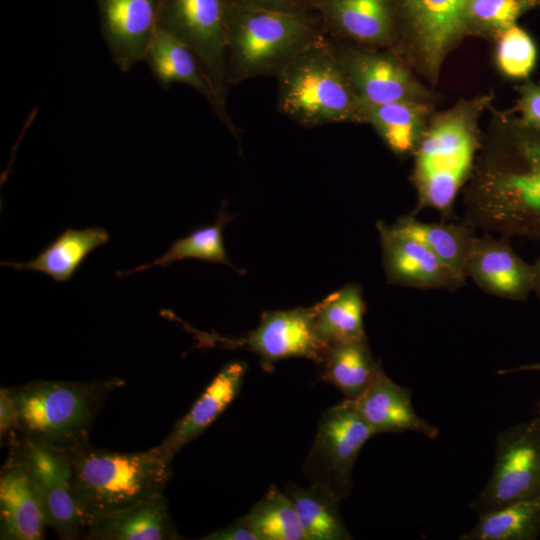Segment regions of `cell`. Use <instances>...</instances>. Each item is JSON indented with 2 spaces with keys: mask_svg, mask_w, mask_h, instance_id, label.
<instances>
[{
  "mask_svg": "<svg viewBox=\"0 0 540 540\" xmlns=\"http://www.w3.org/2000/svg\"><path fill=\"white\" fill-rule=\"evenodd\" d=\"M537 412H538V418L540 419V400L538 401V406H537Z\"/></svg>",
  "mask_w": 540,
  "mask_h": 540,
  "instance_id": "ab89813d",
  "label": "cell"
},
{
  "mask_svg": "<svg viewBox=\"0 0 540 540\" xmlns=\"http://www.w3.org/2000/svg\"><path fill=\"white\" fill-rule=\"evenodd\" d=\"M231 0H157V28L184 43L198 58L226 105L227 25Z\"/></svg>",
  "mask_w": 540,
  "mask_h": 540,
  "instance_id": "ba28073f",
  "label": "cell"
},
{
  "mask_svg": "<svg viewBox=\"0 0 540 540\" xmlns=\"http://www.w3.org/2000/svg\"><path fill=\"white\" fill-rule=\"evenodd\" d=\"M521 371H540V362L525 364L516 368H508L498 371V374L504 375L508 373L521 372Z\"/></svg>",
  "mask_w": 540,
  "mask_h": 540,
  "instance_id": "f35d334b",
  "label": "cell"
},
{
  "mask_svg": "<svg viewBox=\"0 0 540 540\" xmlns=\"http://www.w3.org/2000/svg\"><path fill=\"white\" fill-rule=\"evenodd\" d=\"M47 526L33 482L18 454L9 448L0 470V539L42 540Z\"/></svg>",
  "mask_w": 540,
  "mask_h": 540,
  "instance_id": "2e32d148",
  "label": "cell"
},
{
  "mask_svg": "<svg viewBox=\"0 0 540 540\" xmlns=\"http://www.w3.org/2000/svg\"><path fill=\"white\" fill-rule=\"evenodd\" d=\"M533 271V288L532 292L540 299V256L532 265Z\"/></svg>",
  "mask_w": 540,
  "mask_h": 540,
  "instance_id": "74e56055",
  "label": "cell"
},
{
  "mask_svg": "<svg viewBox=\"0 0 540 540\" xmlns=\"http://www.w3.org/2000/svg\"><path fill=\"white\" fill-rule=\"evenodd\" d=\"M379 363L372 356L367 337L328 344L318 362L322 379L350 400L365 392Z\"/></svg>",
  "mask_w": 540,
  "mask_h": 540,
  "instance_id": "cb8c5ba5",
  "label": "cell"
},
{
  "mask_svg": "<svg viewBox=\"0 0 540 540\" xmlns=\"http://www.w3.org/2000/svg\"><path fill=\"white\" fill-rule=\"evenodd\" d=\"M17 434V412L8 387L0 389V438L7 444Z\"/></svg>",
  "mask_w": 540,
  "mask_h": 540,
  "instance_id": "e575fe53",
  "label": "cell"
},
{
  "mask_svg": "<svg viewBox=\"0 0 540 540\" xmlns=\"http://www.w3.org/2000/svg\"><path fill=\"white\" fill-rule=\"evenodd\" d=\"M314 12L325 33L370 45H384L393 36V0H315Z\"/></svg>",
  "mask_w": 540,
  "mask_h": 540,
  "instance_id": "d6986e66",
  "label": "cell"
},
{
  "mask_svg": "<svg viewBox=\"0 0 540 540\" xmlns=\"http://www.w3.org/2000/svg\"><path fill=\"white\" fill-rule=\"evenodd\" d=\"M233 217L222 206L215 224L194 229L189 235L172 242L170 248L149 264L140 265L133 270L118 272L126 276L159 265L163 268L186 258H197L209 262L222 263L235 268L229 261L223 243V230Z\"/></svg>",
  "mask_w": 540,
  "mask_h": 540,
  "instance_id": "f546056e",
  "label": "cell"
},
{
  "mask_svg": "<svg viewBox=\"0 0 540 540\" xmlns=\"http://www.w3.org/2000/svg\"><path fill=\"white\" fill-rule=\"evenodd\" d=\"M392 226L413 237L467 279L468 258L477 236L465 220L459 223L425 222L413 215L399 217Z\"/></svg>",
  "mask_w": 540,
  "mask_h": 540,
  "instance_id": "d4e9b609",
  "label": "cell"
},
{
  "mask_svg": "<svg viewBox=\"0 0 540 540\" xmlns=\"http://www.w3.org/2000/svg\"><path fill=\"white\" fill-rule=\"evenodd\" d=\"M225 343L245 347L257 354L266 371H271L276 362L292 357H304L318 363L327 346L315 328L314 305L264 311L256 329L243 338L228 339Z\"/></svg>",
  "mask_w": 540,
  "mask_h": 540,
  "instance_id": "8fae6325",
  "label": "cell"
},
{
  "mask_svg": "<svg viewBox=\"0 0 540 540\" xmlns=\"http://www.w3.org/2000/svg\"><path fill=\"white\" fill-rule=\"evenodd\" d=\"M88 540L182 539L169 513L163 493L92 521L84 534Z\"/></svg>",
  "mask_w": 540,
  "mask_h": 540,
  "instance_id": "44dd1931",
  "label": "cell"
},
{
  "mask_svg": "<svg viewBox=\"0 0 540 540\" xmlns=\"http://www.w3.org/2000/svg\"><path fill=\"white\" fill-rule=\"evenodd\" d=\"M537 495H540L538 416L498 435L492 474L470 508L482 514Z\"/></svg>",
  "mask_w": 540,
  "mask_h": 540,
  "instance_id": "9c48e42d",
  "label": "cell"
},
{
  "mask_svg": "<svg viewBox=\"0 0 540 540\" xmlns=\"http://www.w3.org/2000/svg\"><path fill=\"white\" fill-rule=\"evenodd\" d=\"M72 489L86 526L97 518L161 494L171 462L158 447L116 452L89 443L71 451Z\"/></svg>",
  "mask_w": 540,
  "mask_h": 540,
  "instance_id": "6da1fadb",
  "label": "cell"
},
{
  "mask_svg": "<svg viewBox=\"0 0 540 540\" xmlns=\"http://www.w3.org/2000/svg\"><path fill=\"white\" fill-rule=\"evenodd\" d=\"M521 110L526 123L540 127V86L525 91L521 100Z\"/></svg>",
  "mask_w": 540,
  "mask_h": 540,
  "instance_id": "8d00e7d4",
  "label": "cell"
},
{
  "mask_svg": "<svg viewBox=\"0 0 540 540\" xmlns=\"http://www.w3.org/2000/svg\"><path fill=\"white\" fill-rule=\"evenodd\" d=\"M470 0H403L430 70L440 65L445 53L467 25Z\"/></svg>",
  "mask_w": 540,
  "mask_h": 540,
  "instance_id": "7402d4cb",
  "label": "cell"
},
{
  "mask_svg": "<svg viewBox=\"0 0 540 540\" xmlns=\"http://www.w3.org/2000/svg\"><path fill=\"white\" fill-rule=\"evenodd\" d=\"M537 51L531 37L516 25L502 32L497 62L504 74L524 78L535 66Z\"/></svg>",
  "mask_w": 540,
  "mask_h": 540,
  "instance_id": "1f68e13d",
  "label": "cell"
},
{
  "mask_svg": "<svg viewBox=\"0 0 540 540\" xmlns=\"http://www.w3.org/2000/svg\"><path fill=\"white\" fill-rule=\"evenodd\" d=\"M376 227L380 236L382 266L389 284L446 291L465 285L466 278L418 240L384 221H378Z\"/></svg>",
  "mask_w": 540,
  "mask_h": 540,
  "instance_id": "7c38bea8",
  "label": "cell"
},
{
  "mask_svg": "<svg viewBox=\"0 0 540 540\" xmlns=\"http://www.w3.org/2000/svg\"><path fill=\"white\" fill-rule=\"evenodd\" d=\"M425 110L419 101L393 102L364 109V122L374 127L394 153L402 155L417 148Z\"/></svg>",
  "mask_w": 540,
  "mask_h": 540,
  "instance_id": "f1b7e54d",
  "label": "cell"
},
{
  "mask_svg": "<svg viewBox=\"0 0 540 540\" xmlns=\"http://www.w3.org/2000/svg\"><path fill=\"white\" fill-rule=\"evenodd\" d=\"M365 302L361 287L349 283L314 304V323L326 344L366 337Z\"/></svg>",
  "mask_w": 540,
  "mask_h": 540,
  "instance_id": "484cf974",
  "label": "cell"
},
{
  "mask_svg": "<svg viewBox=\"0 0 540 540\" xmlns=\"http://www.w3.org/2000/svg\"><path fill=\"white\" fill-rule=\"evenodd\" d=\"M202 540H259L244 516L227 526L201 537Z\"/></svg>",
  "mask_w": 540,
  "mask_h": 540,
  "instance_id": "d590c367",
  "label": "cell"
},
{
  "mask_svg": "<svg viewBox=\"0 0 540 540\" xmlns=\"http://www.w3.org/2000/svg\"><path fill=\"white\" fill-rule=\"evenodd\" d=\"M118 378L89 382L38 380L8 387L17 412V433L73 451L88 442L96 414Z\"/></svg>",
  "mask_w": 540,
  "mask_h": 540,
  "instance_id": "277c9868",
  "label": "cell"
},
{
  "mask_svg": "<svg viewBox=\"0 0 540 540\" xmlns=\"http://www.w3.org/2000/svg\"><path fill=\"white\" fill-rule=\"evenodd\" d=\"M325 31L315 12H282L231 2L227 25L229 85L274 76Z\"/></svg>",
  "mask_w": 540,
  "mask_h": 540,
  "instance_id": "3957f363",
  "label": "cell"
},
{
  "mask_svg": "<svg viewBox=\"0 0 540 540\" xmlns=\"http://www.w3.org/2000/svg\"><path fill=\"white\" fill-rule=\"evenodd\" d=\"M540 533V495L479 514L461 540H534Z\"/></svg>",
  "mask_w": 540,
  "mask_h": 540,
  "instance_id": "83f0119b",
  "label": "cell"
},
{
  "mask_svg": "<svg viewBox=\"0 0 540 540\" xmlns=\"http://www.w3.org/2000/svg\"><path fill=\"white\" fill-rule=\"evenodd\" d=\"M244 517L259 540H308L291 499L275 485Z\"/></svg>",
  "mask_w": 540,
  "mask_h": 540,
  "instance_id": "4dcf8cb0",
  "label": "cell"
},
{
  "mask_svg": "<svg viewBox=\"0 0 540 540\" xmlns=\"http://www.w3.org/2000/svg\"><path fill=\"white\" fill-rule=\"evenodd\" d=\"M22 460L41 500L48 526L66 540L84 537L87 526L72 489L71 451L18 433L8 443Z\"/></svg>",
  "mask_w": 540,
  "mask_h": 540,
  "instance_id": "30bf717a",
  "label": "cell"
},
{
  "mask_svg": "<svg viewBox=\"0 0 540 540\" xmlns=\"http://www.w3.org/2000/svg\"><path fill=\"white\" fill-rule=\"evenodd\" d=\"M353 401L374 434L411 431L433 439L439 433L415 412L411 390L395 383L381 363L365 392Z\"/></svg>",
  "mask_w": 540,
  "mask_h": 540,
  "instance_id": "ac0fdd59",
  "label": "cell"
},
{
  "mask_svg": "<svg viewBox=\"0 0 540 540\" xmlns=\"http://www.w3.org/2000/svg\"><path fill=\"white\" fill-rule=\"evenodd\" d=\"M109 241L103 227L66 229L34 259L27 262H2L16 270L42 272L58 282L71 279L85 258Z\"/></svg>",
  "mask_w": 540,
  "mask_h": 540,
  "instance_id": "603a6c76",
  "label": "cell"
},
{
  "mask_svg": "<svg viewBox=\"0 0 540 540\" xmlns=\"http://www.w3.org/2000/svg\"><path fill=\"white\" fill-rule=\"evenodd\" d=\"M250 8L282 12H314L315 0H231Z\"/></svg>",
  "mask_w": 540,
  "mask_h": 540,
  "instance_id": "836d02e7",
  "label": "cell"
},
{
  "mask_svg": "<svg viewBox=\"0 0 540 540\" xmlns=\"http://www.w3.org/2000/svg\"><path fill=\"white\" fill-rule=\"evenodd\" d=\"M374 433L353 400L346 399L321 414L312 447L301 470L338 500L352 488V472L359 452Z\"/></svg>",
  "mask_w": 540,
  "mask_h": 540,
  "instance_id": "52a82bcc",
  "label": "cell"
},
{
  "mask_svg": "<svg viewBox=\"0 0 540 540\" xmlns=\"http://www.w3.org/2000/svg\"><path fill=\"white\" fill-rule=\"evenodd\" d=\"M538 3L540 0H470L467 23L472 21L503 32L514 26L523 13Z\"/></svg>",
  "mask_w": 540,
  "mask_h": 540,
  "instance_id": "d6a6232c",
  "label": "cell"
},
{
  "mask_svg": "<svg viewBox=\"0 0 540 540\" xmlns=\"http://www.w3.org/2000/svg\"><path fill=\"white\" fill-rule=\"evenodd\" d=\"M339 61L363 108L418 101L421 91L393 56L355 49L336 50Z\"/></svg>",
  "mask_w": 540,
  "mask_h": 540,
  "instance_id": "9a60e30c",
  "label": "cell"
},
{
  "mask_svg": "<svg viewBox=\"0 0 540 540\" xmlns=\"http://www.w3.org/2000/svg\"><path fill=\"white\" fill-rule=\"evenodd\" d=\"M243 361L227 363L214 377L190 410L180 418L157 446L170 460L202 434L237 397L246 373Z\"/></svg>",
  "mask_w": 540,
  "mask_h": 540,
  "instance_id": "ffe728a7",
  "label": "cell"
},
{
  "mask_svg": "<svg viewBox=\"0 0 540 540\" xmlns=\"http://www.w3.org/2000/svg\"><path fill=\"white\" fill-rule=\"evenodd\" d=\"M284 491L293 503L308 540L352 539L339 512L340 500L331 493L312 483L300 487L292 482L284 485Z\"/></svg>",
  "mask_w": 540,
  "mask_h": 540,
  "instance_id": "4316f807",
  "label": "cell"
},
{
  "mask_svg": "<svg viewBox=\"0 0 540 540\" xmlns=\"http://www.w3.org/2000/svg\"><path fill=\"white\" fill-rule=\"evenodd\" d=\"M163 89L183 83L202 95L230 132L238 136V128L218 98L212 83L195 54L173 35L158 29L143 58Z\"/></svg>",
  "mask_w": 540,
  "mask_h": 540,
  "instance_id": "e0dca14e",
  "label": "cell"
},
{
  "mask_svg": "<svg viewBox=\"0 0 540 540\" xmlns=\"http://www.w3.org/2000/svg\"><path fill=\"white\" fill-rule=\"evenodd\" d=\"M466 276L485 293L513 301H525L533 288L532 265L515 252L509 237L491 232L476 236Z\"/></svg>",
  "mask_w": 540,
  "mask_h": 540,
  "instance_id": "4fadbf2b",
  "label": "cell"
},
{
  "mask_svg": "<svg viewBox=\"0 0 540 540\" xmlns=\"http://www.w3.org/2000/svg\"><path fill=\"white\" fill-rule=\"evenodd\" d=\"M475 152L474 133L463 118H444L432 126L416 148L418 208H430L449 217L471 172Z\"/></svg>",
  "mask_w": 540,
  "mask_h": 540,
  "instance_id": "8992f818",
  "label": "cell"
},
{
  "mask_svg": "<svg viewBox=\"0 0 540 540\" xmlns=\"http://www.w3.org/2000/svg\"><path fill=\"white\" fill-rule=\"evenodd\" d=\"M276 79L278 109L301 126L364 122V110L326 36L298 54Z\"/></svg>",
  "mask_w": 540,
  "mask_h": 540,
  "instance_id": "5b68a950",
  "label": "cell"
},
{
  "mask_svg": "<svg viewBox=\"0 0 540 540\" xmlns=\"http://www.w3.org/2000/svg\"><path fill=\"white\" fill-rule=\"evenodd\" d=\"M101 33L123 72L142 61L157 30V0H97Z\"/></svg>",
  "mask_w": 540,
  "mask_h": 540,
  "instance_id": "5bb4252c",
  "label": "cell"
},
{
  "mask_svg": "<svg viewBox=\"0 0 540 540\" xmlns=\"http://www.w3.org/2000/svg\"><path fill=\"white\" fill-rule=\"evenodd\" d=\"M516 150L514 159L491 161L479 172L464 220L485 232L540 240V141Z\"/></svg>",
  "mask_w": 540,
  "mask_h": 540,
  "instance_id": "7a4b0ae2",
  "label": "cell"
}]
</instances>
